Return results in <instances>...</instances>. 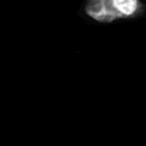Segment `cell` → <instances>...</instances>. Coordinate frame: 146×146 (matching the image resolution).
<instances>
[{"label":"cell","mask_w":146,"mask_h":146,"mask_svg":"<svg viewBox=\"0 0 146 146\" xmlns=\"http://www.w3.org/2000/svg\"><path fill=\"white\" fill-rule=\"evenodd\" d=\"M85 12L99 23H113L140 17L145 5L141 0H87Z\"/></svg>","instance_id":"obj_1"}]
</instances>
